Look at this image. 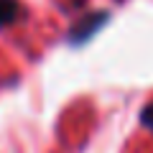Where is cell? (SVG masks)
<instances>
[{
	"label": "cell",
	"mask_w": 153,
	"mask_h": 153,
	"mask_svg": "<svg viewBox=\"0 0 153 153\" xmlns=\"http://www.w3.org/2000/svg\"><path fill=\"white\" fill-rule=\"evenodd\" d=\"M23 16H26V13H23L21 0H0V28L18 23Z\"/></svg>",
	"instance_id": "7a4b0ae2"
},
{
	"label": "cell",
	"mask_w": 153,
	"mask_h": 153,
	"mask_svg": "<svg viewBox=\"0 0 153 153\" xmlns=\"http://www.w3.org/2000/svg\"><path fill=\"white\" fill-rule=\"evenodd\" d=\"M140 123H143V128H148V130L153 133V102L143 107V112H140Z\"/></svg>",
	"instance_id": "3957f363"
},
{
	"label": "cell",
	"mask_w": 153,
	"mask_h": 153,
	"mask_svg": "<svg viewBox=\"0 0 153 153\" xmlns=\"http://www.w3.org/2000/svg\"><path fill=\"white\" fill-rule=\"evenodd\" d=\"M105 21H107V13H92V16L82 18V21L71 28L69 41H74V44H84L94 31H100V23H105Z\"/></svg>",
	"instance_id": "6da1fadb"
}]
</instances>
